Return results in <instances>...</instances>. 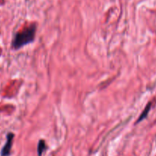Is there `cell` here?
<instances>
[{
  "label": "cell",
  "instance_id": "1",
  "mask_svg": "<svg viewBox=\"0 0 156 156\" xmlns=\"http://www.w3.org/2000/svg\"><path fill=\"white\" fill-rule=\"evenodd\" d=\"M36 33V25L34 24L29 25L16 33L12 41V48L19 49L26 44L31 43L34 40Z\"/></svg>",
  "mask_w": 156,
  "mask_h": 156
},
{
  "label": "cell",
  "instance_id": "2",
  "mask_svg": "<svg viewBox=\"0 0 156 156\" xmlns=\"http://www.w3.org/2000/svg\"><path fill=\"white\" fill-rule=\"evenodd\" d=\"M13 138H14V135L13 133H9L7 135V140L5 142V145H4L3 148L2 150V156H9L10 154V151H11L12 145Z\"/></svg>",
  "mask_w": 156,
  "mask_h": 156
},
{
  "label": "cell",
  "instance_id": "3",
  "mask_svg": "<svg viewBox=\"0 0 156 156\" xmlns=\"http://www.w3.org/2000/svg\"><path fill=\"white\" fill-rule=\"evenodd\" d=\"M151 103H149L148 105H147L146 107L145 108L144 111L142 112V114H141L140 117H139V119H138L137 122H141V121H142L144 119H145V118H146L147 115H148V112H149L150 109H151Z\"/></svg>",
  "mask_w": 156,
  "mask_h": 156
},
{
  "label": "cell",
  "instance_id": "4",
  "mask_svg": "<svg viewBox=\"0 0 156 156\" xmlns=\"http://www.w3.org/2000/svg\"><path fill=\"white\" fill-rule=\"evenodd\" d=\"M46 149V145L44 140L39 141L38 145H37V153H38V156H41L42 154L43 151Z\"/></svg>",
  "mask_w": 156,
  "mask_h": 156
}]
</instances>
